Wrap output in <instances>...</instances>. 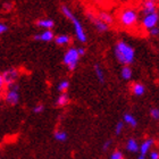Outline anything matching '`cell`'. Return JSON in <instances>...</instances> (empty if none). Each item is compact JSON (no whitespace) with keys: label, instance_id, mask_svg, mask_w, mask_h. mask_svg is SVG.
Segmentation results:
<instances>
[{"label":"cell","instance_id":"obj_1","mask_svg":"<svg viewBox=\"0 0 159 159\" xmlns=\"http://www.w3.org/2000/svg\"><path fill=\"white\" fill-rule=\"evenodd\" d=\"M115 57L124 66H129L135 59V51L127 42L118 41L115 47Z\"/></svg>","mask_w":159,"mask_h":159},{"label":"cell","instance_id":"obj_2","mask_svg":"<svg viewBox=\"0 0 159 159\" xmlns=\"http://www.w3.org/2000/svg\"><path fill=\"white\" fill-rule=\"evenodd\" d=\"M61 11H63V14L65 15V17H67V18L72 22V24H73L74 32H75L76 39L79 40L80 42H82V43L86 42L88 38H86L85 31H84V29H83L81 22H80V20L76 18V16L72 13V10H70L67 6H63V7H61Z\"/></svg>","mask_w":159,"mask_h":159},{"label":"cell","instance_id":"obj_3","mask_svg":"<svg viewBox=\"0 0 159 159\" xmlns=\"http://www.w3.org/2000/svg\"><path fill=\"white\" fill-rule=\"evenodd\" d=\"M119 23L122 24L123 26L126 29H131L136 25V23L139 22V13L138 10L131 7H127L125 9H123L119 14L118 17Z\"/></svg>","mask_w":159,"mask_h":159},{"label":"cell","instance_id":"obj_4","mask_svg":"<svg viewBox=\"0 0 159 159\" xmlns=\"http://www.w3.org/2000/svg\"><path fill=\"white\" fill-rule=\"evenodd\" d=\"M79 60H80V55L77 53V49L74 48V47H72V48H70V49L67 50L63 57V64L68 70H72V72L76 68Z\"/></svg>","mask_w":159,"mask_h":159},{"label":"cell","instance_id":"obj_5","mask_svg":"<svg viewBox=\"0 0 159 159\" xmlns=\"http://www.w3.org/2000/svg\"><path fill=\"white\" fill-rule=\"evenodd\" d=\"M18 84L14 83L11 85H8V91L6 93V102L8 105L15 106L20 102V92H18Z\"/></svg>","mask_w":159,"mask_h":159},{"label":"cell","instance_id":"obj_6","mask_svg":"<svg viewBox=\"0 0 159 159\" xmlns=\"http://www.w3.org/2000/svg\"><path fill=\"white\" fill-rule=\"evenodd\" d=\"M158 13H152L149 15H144L142 18V27L146 30H151L152 27H156L158 24Z\"/></svg>","mask_w":159,"mask_h":159},{"label":"cell","instance_id":"obj_7","mask_svg":"<svg viewBox=\"0 0 159 159\" xmlns=\"http://www.w3.org/2000/svg\"><path fill=\"white\" fill-rule=\"evenodd\" d=\"M18 76H20V70H16V68H10V70H6V72L2 74L3 81H5V84H6L7 86L11 85L14 83H16Z\"/></svg>","mask_w":159,"mask_h":159},{"label":"cell","instance_id":"obj_8","mask_svg":"<svg viewBox=\"0 0 159 159\" xmlns=\"http://www.w3.org/2000/svg\"><path fill=\"white\" fill-rule=\"evenodd\" d=\"M34 39L39 40V41H43V42H50L55 39V33L51 30H44L41 33L37 34L34 37Z\"/></svg>","mask_w":159,"mask_h":159},{"label":"cell","instance_id":"obj_9","mask_svg":"<svg viewBox=\"0 0 159 159\" xmlns=\"http://www.w3.org/2000/svg\"><path fill=\"white\" fill-rule=\"evenodd\" d=\"M89 17H90V20L93 22V24H94L96 29L99 31L100 33H103V32H107V31H108V29H109V25L105 24L103 22H101L98 17L93 16V15H91V14H89Z\"/></svg>","mask_w":159,"mask_h":159},{"label":"cell","instance_id":"obj_10","mask_svg":"<svg viewBox=\"0 0 159 159\" xmlns=\"http://www.w3.org/2000/svg\"><path fill=\"white\" fill-rule=\"evenodd\" d=\"M155 144V140L153 139H147L144 140L141 144L139 146V151H140V155H142V156H146L147 153L149 152L150 149H151V147Z\"/></svg>","mask_w":159,"mask_h":159},{"label":"cell","instance_id":"obj_11","mask_svg":"<svg viewBox=\"0 0 159 159\" xmlns=\"http://www.w3.org/2000/svg\"><path fill=\"white\" fill-rule=\"evenodd\" d=\"M157 10V5L155 1H150V0H147L144 1L142 5V13L143 15H149V14L156 13Z\"/></svg>","mask_w":159,"mask_h":159},{"label":"cell","instance_id":"obj_12","mask_svg":"<svg viewBox=\"0 0 159 159\" xmlns=\"http://www.w3.org/2000/svg\"><path fill=\"white\" fill-rule=\"evenodd\" d=\"M55 42L58 44V46H67V44H70L72 39H70V35H67V34H60V35H57L55 38Z\"/></svg>","mask_w":159,"mask_h":159},{"label":"cell","instance_id":"obj_13","mask_svg":"<svg viewBox=\"0 0 159 159\" xmlns=\"http://www.w3.org/2000/svg\"><path fill=\"white\" fill-rule=\"evenodd\" d=\"M132 92L134 96L141 97L146 92V86L143 85L142 83H134L132 86Z\"/></svg>","mask_w":159,"mask_h":159},{"label":"cell","instance_id":"obj_14","mask_svg":"<svg viewBox=\"0 0 159 159\" xmlns=\"http://www.w3.org/2000/svg\"><path fill=\"white\" fill-rule=\"evenodd\" d=\"M38 26L39 27H42L44 30H51L55 25L52 20H49V18H44V20H39L37 22Z\"/></svg>","mask_w":159,"mask_h":159},{"label":"cell","instance_id":"obj_15","mask_svg":"<svg viewBox=\"0 0 159 159\" xmlns=\"http://www.w3.org/2000/svg\"><path fill=\"white\" fill-rule=\"evenodd\" d=\"M98 18H99L101 22H103L105 24H107V25H111V24L114 23V17L111 16L109 13H106V11L100 13Z\"/></svg>","mask_w":159,"mask_h":159},{"label":"cell","instance_id":"obj_16","mask_svg":"<svg viewBox=\"0 0 159 159\" xmlns=\"http://www.w3.org/2000/svg\"><path fill=\"white\" fill-rule=\"evenodd\" d=\"M70 102V96L67 94V92H63L58 97V99H57V106L59 107H65L66 105H68Z\"/></svg>","mask_w":159,"mask_h":159},{"label":"cell","instance_id":"obj_17","mask_svg":"<svg viewBox=\"0 0 159 159\" xmlns=\"http://www.w3.org/2000/svg\"><path fill=\"white\" fill-rule=\"evenodd\" d=\"M123 123L127 124L131 127H136V125H138V120H136V118L133 116L132 114H125L124 115V122Z\"/></svg>","mask_w":159,"mask_h":159},{"label":"cell","instance_id":"obj_18","mask_svg":"<svg viewBox=\"0 0 159 159\" xmlns=\"http://www.w3.org/2000/svg\"><path fill=\"white\" fill-rule=\"evenodd\" d=\"M126 149L129 150V152H138L139 151V143L134 139H129V141L126 143Z\"/></svg>","mask_w":159,"mask_h":159},{"label":"cell","instance_id":"obj_19","mask_svg":"<svg viewBox=\"0 0 159 159\" xmlns=\"http://www.w3.org/2000/svg\"><path fill=\"white\" fill-rule=\"evenodd\" d=\"M132 75H133V70L131 67L129 66L123 67L122 72H120V76H122V79L126 80V81H129V80L132 79Z\"/></svg>","mask_w":159,"mask_h":159},{"label":"cell","instance_id":"obj_20","mask_svg":"<svg viewBox=\"0 0 159 159\" xmlns=\"http://www.w3.org/2000/svg\"><path fill=\"white\" fill-rule=\"evenodd\" d=\"M53 136H55V139L57 140V141H59V142H64V141H66L67 138H68V135H67V133L65 132V131H56L55 132V134H53Z\"/></svg>","mask_w":159,"mask_h":159},{"label":"cell","instance_id":"obj_21","mask_svg":"<svg viewBox=\"0 0 159 159\" xmlns=\"http://www.w3.org/2000/svg\"><path fill=\"white\" fill-rule=\"evenodd\" d=\"M94 73H96L97 79L99 80V82H105V73H103L102 68L99 66V65H96L94 66Z\"/></svg>","mask_w":159,"mask_h":159},{"label":"cell","instance_id":"obj_22","mask_svg":"<svg viewBox=\"0 0 159 159\" xmlns=\"http://www.w3.org/2000/svg\"><path fill=\"white\" fill-rule=\"evenodd\" d=\"M68 88H70V82L67 81V80H63V81H60L59 84H58V86H57V89H58V91H60V92H66L67 90H68Z\"/></svg>","mask_w":159,"mask_h":159},{"label":"cell","instance_id":"obj_23","mask_svg":"<svg viewBox=\"0 0 159 159\" xmlns=\"http://www.w3.org/2000/svg\"><path fill=\"white\" fill-rule=\"evenodd\" d=\"M110 159H124V155H123L122 151H119V150H116V151H114L111 153V156H110Z\"/></svg>","mask_w":159,"mask_h":159},{"label":"cell","instance_id":"obj_24","mask_svg":"<svg viewBox=\"0 0 159 159\" xmlns=\"http://www.w3.org/2000/svg\"><path fill=\"white\" fill-rule=\"evenodd\" d=\"M123 129H124V123L118 122L116 124V127H115V133H116V135H119V134L123 132Z\"/></svg>","mask_w":159,"mask_h":159},{"label":"cell","instance_id":"obj_25","mask_svg":"<svg viewBox=\"0 0 159 159\" xmlns=\"http://www.w3.org/2000/svg\"><path fill=\"white\" fill-rule=\"evenodd\" d=\"M44 110V106H43L42 103H39V105H37V106L33 108V111L35 114H41Z\"/></svg>","mask_w":159,"mask_h":159},{"label":"cell","instance_id":"obj_26","mask_svg":"<svg viewBox=\"0 0 159 159\" xmlns=\"http://www.w3.org/2000/svg\"><path fill=\"white\" fill-rule=\"evenodd\" d=\"M150 114H151V117H152L153 119L159 118V109L158 108H152L151 111H150Z\"/></svg>","mask_w":159,"mask_h":159},{"label":"cell","instance_id":"obj_27","mask_svg":"<svg viewBox=\"0 0 159 159\" xmlns=\"http://www.w3.org/2000/svg\"><path fill=\"white\" fill-rule=\"evenodd\" d=\"M149 33H150V35H151V37H157V35H158V33H159L158 26L152 27L151 30H149Z\"/></svg>","mask_w":159,"mask_h":159},{"label":"cell","instance_id":"obj_28","mask_svg":"<svg viewBox=\"0 0 159 159\" xmlns=\"http://www.w3.org/2000/svg\"><path fill=\"white\" fill-rule=\"evenodd\" d=\"M7 31H8V26H7L6 24L0 23V35L3 34V33H6Z\"/></svg>","mask_w":159,"mask_h":159},{"label":"cell","instance_id":"obj_29","mask_svg":"<svg viewBox=\"0 0 159 159\" xmlns=\"http://www.w3.org/2000/svg\"><path fill=\"white\" fill-rule=\"evenodd\" d=\"M150 159H159V152L156 151V150H153L150 152Z\"/></svg>","mask_w":159,"mask_h":159},{"label":"cell","instance_id":"obj_30","mask_svg":"<svg viewBox=\"0 0 159 159\" xmlns=\"http://www.w3.org/2000/svg\"><path fill=\"white\" fill-rule=\"evenodd\" d=\"M5 86H6V84H5V81H3L2 74H0V92L5 89Z\"/></svg>","mask_w":159,"mask_h":159},{"label":"cell","instance_id":"obj_31","mask_svg":"<svg viewBox=\"0 0 159 159\" xmlns=\"http://www.w3.org/2000/svg\"><path fill=\"white\" fill-rule=\"evenodd\" d=\"M110 146H111V141H110V140H107L106 142L102 144V149L103 150H108Z\"/></svg>","mask_w":159,"mask_h":159},{"label":"cell","instance_id":"obj_32","mask_svg":"<svg viewBox=\"0 0 159 159\" xmlns=\"http://www.w3.org/2000/svg\"><path fill=\"white\" fill-rule=\"evenodd\" d=\"M77 49V53L80 55V57L84 56V53H85V49L84 48H76Z\"/></svg>","mask_w":159,"mask_h":159},{"label":"cell","instance_id":"obj_33","mask_svg":"<svg viewBox=\"0 0 159 159\" xmlns=\"http://www.w3.org/2000/svg\"><path fill=\"white\" fill-rule=\"evenodd\" d=\"M138 159H146V156H142V155H140V156L138 157Z\"/></svg>","mask_w":159,"mask_h":159},{"label":"cell","instance_id":"obj_34","mask_svg":"<svg viewBox=\"0 0 159 159\" xmlns=\"http://www.w3.org/2000/svg\"><path fill=\"white\" fill-rule=\"evenodd\" d=\"M150 1H156V0H150Z\"/></svg>","mask_w":159,"mask_h":159}]
</instances>
